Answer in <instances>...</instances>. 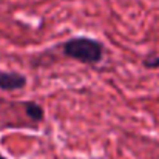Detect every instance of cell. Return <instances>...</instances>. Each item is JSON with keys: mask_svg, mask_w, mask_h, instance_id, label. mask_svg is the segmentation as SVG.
<instances>
[{"mask_svg": "<svg viewBox=\"0 0 159 159\" xmlns=\"http://www.w3.org/2000/svg\"><path fill=\"white\" fill-rule=\"evenodd\" d=\"M26 76L17 71L0 70V90L2 91H17L26 87Z\"/></svg>", "mask_w": 159, "mask_h": 159, "instance_id": "obj_2", "label": "cell"}, {"mask_svg": "<svg viewBox=\"0 0 159 159\" xmlns=\"http://www.w3.org/2000/svg\"><path fill=\"white\" fill-rule=\"evenodd\" d=\"M62 54L71 60H76L84 65H98L104 59V45L87 36L71 37L60 45Z\"/></svg>", "mask_w": 159, "mask_h": 159, "instance_id": "obj_1", "label": "cell"}, {"mask_svg": "<svg viewBox=\"0 0 159 159\" xmlns=\"http://www.w3.org/2000/svg\"><path fill=\"white\" fill-rule=\"evenodd\" d=\"M0 159H9V158H6L5 155H2V153H0Z\"/></svg>", "mask_w": 159, "mask_h": 159, "instance_id": "obj_5", "label": "cell"}, {"mask_svg": "<svg viewBox=\"0 0 159 159\" xmlns=\"http://www.w3.org/2000/svg\"><path fill=\"white\" fill-rule=\"evenodd\" d=\"M23 108H25V114H26L33 122H42V120H43L45 111H43V108L39 105L37 102H33V101L25 102V104H23Z\"/></svg>", "mask_w": 159, "mask_h": 159, "instance_id": "obj_3", "label": "cell"}, {"mask_svg": "<svg viewBox=\"0 0 159 159\" xmlns=\"http://www.w3.org/2000/svg\"><path fill=\"white\" fill-rule=\"evenodd\" d=\"M142 65L147 68V70H158L159 68V54L150 53L147 54L142 60Z\"/></svg>", "mask_w": 159, "mask_h": 159, "instance_id": "obj_4", "label": "cell"}]
</instances>
